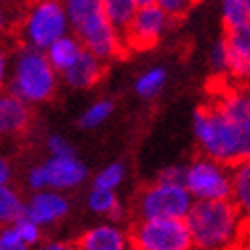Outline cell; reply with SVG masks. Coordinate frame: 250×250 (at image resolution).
I'll return each instance as SVG.
<instances>
[{"mask_svg": "<svg viewBox=\"0 0 250 250\" xmlns=\"http://www.w3.org/2000/svg\"><path fill=\"white\" fill-rule=\"evenodd\" d=\"M193 132L204 155L224 167H236L250 159V134L234 124L214 102L195 110Z\"/></svg>", "mask_w": 250, "mask_h": 250, "instance_id": "6da1fadb", "label": "cell"}, {"mask_svg": "<svg viewBox=\"0 0 250 250\" xmlns=\"http://www.w3.org/2000/svg\"><path fill=\"white\" fill-rule=\"evenodd\" d=\"M240 206L226 199H199L187 211V226L199 250H218L228 244L238 226Z\"/></svg>", "mask_w": 250, "mask_h": 250, "instance_id": "7a4b0ae2", "label": "cell"}, {"mask_svg": "<svg viewBox=\"0 0 250 250\" xmlns=\"http://www.w3.org/2000/svg\"><path fill=\"white\" fill-rule=\"evenodd\" d=\"M55 87L57 76L47 55L35 47H24L15 63L10 94H15L24 102L39 104L55 94Z\"/></svg>", "mask_w": 250, "mask_h": 250, "instance_id": "3957f363", "label": "cell"}, {"mask_svg": "<svg viewBox=\"0 0 250 250\" xmlns=\"http://www.w3.org/2000/svg\"><path fill=\"white\" fill-rule=\"evenodd\" d=\"M128 242L139 250H191L193 246L185 218L136 220L128 228Z\"/></svg>", "mask_w": 250, "mask_h": 250, "instance_id": "277c9868", "label": "cell"}, {"mask_svg": "<svg viewBox=\"0 0 250 250\" xmlns=\"http://www.w3.org/2000/svg\"><path fill=\"white\" fill-rule=\"evenodd\" d=\"M67 27L69 19L63 0H31L22 24L29 47L47 51L57 39L67 35Z\"/></svg>", "mask_w": 250, "mask_h": 250, "instance_id": "5b68a950", "label": "cell"}, {"mask_svg": "<svg viewBox=\"0 0 250 250\" xmlns=\"http://www.w3.org/2000/svg\"><path fill=\"white\" fill-rule=\"evenodd\" d=\"M136 209L141 220L148 218H185L191 209V193L185 185L157 181L139 193Z\"/></svg>", "mask_w": 250, "mask_h": 250, "instance_id": "8992f818", "label": "cell"}, {"mask_svg": "<svg viewBox=\"0 0 250 250\" xmlns=\"http://www.w3.org/2000/svg\"><path fill=\"white\" fill-rule=\"evenodd\" d=\"M224 165L208 157L197 159L185 169V187L199 199H226L232 195V179L222 169Z\"/></svg>", "mask_w": 250, "mask_h": 250, "instance_id": "52a82bcc", "label": "cell"}, {"mask_svg": "<svg viewBox=\"0 0 250 250\" xmlns=\"http://www.w3.org/2000/svg\"><path fill=\"white\" fill-rule=\"evenodd\" d=\"M167 22L169 17L157 4L136 8L128 29L122 35L126 51H146L155 47L167 29Z\"/></svg>", "mask_w": 250, "mask_h": 250, "instance_id": "ba28073f", "label": "cell"}, {"mask_svg": "<svg viewBox=\"0 0 250 250\" xmlns=\"http://www.w3.org/2000/svg\"><path fill=\"white\" fill-rule=\"evenodd\" d=\"M224 45L228 53V76L234 80H250V21L224 29Z\"/></svg>", "mask_w": 250, "mask_h": 250, "instance_id": "9c48e42d", "label": "cell"}, {"mask_svg": "<svg viewBox=\"0 0 250 250\" xmlns=\"http://www.w3.org/2000/svg\"><path fill=\"white\" fill-rule=\"evenodd\" d=\"M41 167L45 173V185L53 187V189H69V187H76L87 175L85 165L76 157H51Z\"/></svg>", "mask_w": 250, "mask_h": 250, "instance_id": "30bf717a", "label": "cell"}, {"mask_svg": "<svg viewBox=\"0 0 250 250\" xmlns=\"http://www.w3.org/2000/svg\"><path fill=\"white\" fill-rule=\"evenodd\" d=\"M69 24L73 27L78 37L94 29L96 24L108 21L102 0H63Z\"/></svg>", "mask_w": 250, "mask_h": 250, "instance_id": "8fae6325", "label": "cell"}, {"mask_svg": "<svg viewBox=\"0 0 250 250\" xmlns=\"http://www.w3.org/2000/svg\"><path fill=\"white\" fill-rule=\"evenodd\" d=\"M31 122L27 102L15 94H0V134H21Z\"/></svg>", "mask_w": 250, "mask_h": 250, "instance_id": "7c38bea8", "label": "cell"}, {"mask_svg": "<svg viewBox=\"0 0 250 250\" xmlns=\"http://www.w3.org/2000/svg\"><path fill=\"white\" fill-rule=\"evenodd\" d=\"M102 59H98L94 53L83 49L78 61L69 69L63 71V80L67 85L76 87V90H87L100 82L102 78Z\"/></svg>", "mask_w": 250, "mask_h": 250, "instance_id": "4fadbf2b", "label": "cell"}, {"mask_svg": "<svg viewBox=\"0 0 250 250\" xmlns=\"http://www.w3.org/2000/svg\"><path fill=\"white\" fill-rule=\"evenodd\" d=\"M67 202L59 193L39 191L27 206V216L39 226V224H49L53 220L63 218L67 214Z\"/></svg>", "mask_w": 250, "mask_h": 250, "instance_id": "5bb4252c", "label": "cell"}, {"mask_svg": "<svg viewBox=\"0 0 250 250\" xmlns=\"http://www.w3.org/2000/svg\"><path fill=\"white\" fill-rule=\"evenodd\" d=\"M71 250H124V236L112 226H100L82 234Z\"/></svg>", "mask_w": 250, "mask_h": 250, "instance_id": "9a60e30c", "label": "cell"}, {"mask_svg": "<svg viewBox=\"0 0 250 250\" xmlns=\"http://www.w3.org/2000/svg\"><path fill=\"white\" fill-rule=\"evenodd\" d=\"M83 51V45L80 39H76V37H61V39H57L51 47L47 49V59H49V63L53 65L55 71H61L63 73L65 69H69L73 63L78 61V57L82 55Z\"/></svg>", "mask_w": 250, "mask_h": 250, "instance_id": "2e32d148", "label": "cell"}, {"mask_svg": "<svg viewBox=\"0 0 250 250\" xmlns=\"http://www.w3.org/2000/svg\"><path fill=\"white\" fill-rule=\"evenodd\" d=\"M102 6L108 21L114 24L120 35H124L136 12V4L132 0H102Z\"/></svg>", "mask_w": 250, "mask_h": 250, "instance_id": "e0dca14e", "label": "cell"}, {"mask_svg": "<svg viewBox=\"0 0 250 250\" xmlns=\"http://www.w3.org/2000/svg\"><path fill=\"white\" fill-rule=\"evenodd\" d=\"M232 195L242 209L250 211V159L234 167L232 175Z\"/></svg>", "mask_w": 250, "mask_h": 250, "instance_id": "ac0fdd59", "label": "cell"}, {"mask_svg": "<svg viewBox=\"0 0 250 250\" xmlns=\"http://www.w3.org/2000/svg\"><path fill=\"white\" fill-rule=\"evenodd\" d=\"M90 208L98 214H106L110 220H120L122 218V206L118 204V197L112 189H98L94 187L90 193Z\"/></svg>", "mask_w": 250, "mask_h": 250, "instance_id": "d6986e66", "label": "cell"}, {"mask_svg": "<svg viewBox=\"0 0 250 250\" xmlns=\"http://www.w3.org/2000/svg\"><path fill=\"white\" fill-rule=\"evenodd\" d=\"M24 211H27V206L21 204L17 193L6 185H0V222L15 224L24 216Z\"/></svg>", "mask_w": 250, "mask_h": 250, "instance_id": "ffe728a7", "label": "cell"}, {"mask_svg": "<svg viewBox=\"0 0 250 250\" xmlns=\"http://www.w3.org/2000/svg\"><path fill=\"white\" fill-rule=\"evenodd\" d=\"M165 82H167V71L163 67H153L136 80L134 92L141 98H155L161 90H163Z\"/></svg>", "mask_w": 250, "mask_h": 250, "instance_id": "44dd1931", "label": "cell"}, {"mask_svg": "<svg viewBox=\"0 0 250 250\" xmlns=\"http://www.w3.org/2000/svg\"><path fill=\"white\" fill-rule=\"evenodd\" d=\"M112 110H114V104H112L110 100H100V102L92 104L82 114L80 126L82 128H96V126H100V124H104L112 116Z\"/></svg>", "mask_w": 250, "mask_h": 250, "instance_id": "7402d4cb", "label": "cell"}, {"mask_svg": "<svg viewBox=\"0 0 250 250\" xmlns=\"http://www.w3.org/2000/svg\"><path fill=\"white\" fill-rule=\"evenodd\" d=\"M122 177H124V167L120 163H112L102 173L96 175L94 187H98V189H112L114 191V187H118Z\"/></svg>", "mask_w": 250, "mask_h": 250, "instance_id": "603a6c76", "label": "cell"}, {"mask_svg": "<svg viewBox=\"0 0 250 250\" xmlns=\"http://www.w3.org/2000/svg\"><path fill=\"white\" fill-rule=\"evenodd\" d=\"M197 0H155V4L165 12L169 19H181L183 15H187Z\"/></svg>", "mask_w": 250, "mask_h": 250, "instance_id": "cb8c5ba5", "label": "cell"}, {"mask_svg": "<svg viewBox=\"0 0 250 250\" xmlns=\"http://www.w3.org/2000/svg\"><path fill=\"white\" fill-rule=\"evenodd\" d=\"M209 63L214 67V71L218 76L222 73H228V53H226V45H224V39H220L209 51Z\"/></svg>", "mask_w": 250, "mask_h": 250, "instance_id": "d4e9b609", "label": "cell"}, {"mask_svg": "<svg viewBox=\"0 0 250 250\" xmlns=\"http://www.w3.org/2000/svg\"><path fill=\"white\" fill-rule=\"evenodd\" d=\"M12 226H17V230L21 232V238L22 242H27V244H33L39 240V226L27 216V211H24V216L21 220H17Z\"/></svg>", "mask_w": 250, "mask_h": 250, "instance_id": "484cf974", "label": "cell"}, {"mask_svg": "<svg viewBox=\"0 0 250 250\" xmlns=\"http://www.w3.org/2000/svg\"><path fill=\"white\" fill-rule=\"evenodd\" d=\"M47 146L51 151V157H76L73 153V146L69 145V141H65L63 136L53 134L47 139Z\"/></svg>", "mask_w": 250, "mask_h": 250, "instance_id": "4316f807", "label": "cell"}, {"mask_svg": "<svg viewBox=\"0 0 250 250\" xmlns=\"http://www.w3.org/2000/svg\"><path fill=\"white\" fill-rule=\"evenodd\" d=\"M228 250H250V218H246L238 226L236 240L228 246Z\"/></svg>", "mask_w": 250, "mask_h": 250, "instance_id": "83f0119b", "label": "cell"}, {"mask_svg": "<svg viewBox=\"0 0 250 250\" xmlns=\"http://www.w3.org/2000/svg\"><path fill=\"white\" fill-rule=\"evenodd\" d=\"M157 181H165V183H179V185H185V169L181 167H167L161 171L159 179Z\"/></svg>", "mask_w": 250, "mask_h": 250, "instance_id": "f1b7e54d", "label": "cell"}, {"mask_svg": "<svg viewBox=\"0 0 250 250\" xmlns=\"http://www.w3.org/2000/svg\"><path fill=\"white\" fill-rule=\"evenodd\" d=\"M29 183H31V187L33 189H45V173H43V167L39 165V167H35L33 171H31V175H29Z\"/></svg>", "mask_w": 250, "mask_h": 250, "instance_id": "f546056e", "label": "cell"}, {"mask_svg": "<svg viewBox=\"0 0 250 250\" xmlns=\"http://www.w3.org/2000/svg\"><path fill=\"white\" fill-rule=\"evenodd\" d=\"M0 250H29L24 242H10L0 236Z\"/></svg>", "mask_w": 250, "mask_h": 250, "instance_id": "4dcf8cb0", "label": "cell"}, {"mask_svg": "<svg viewBox=\"0 0 250 250\" xmlns=\"http://www.w3.org/2000/svg\"><path fill=\"white\" fill-rule=\"evenodd\" d=\"M8 177H10V167H8L6 161L0 157V185H6Z\"/></svg>", "mask_w": 250, "mask_h": 250, "instance_id": "1f68e13d", "label": "cell"}, {"mask_svg": "<svg viewBox=\"0 0 250 250\" xmlns=\"http://www.w3.org/2000/svg\"><path fill=\"white\" fill-rule=\"evenodd\" d=\"M4 78H6V57L2 51H0V87L4 83Z\"/></svg>", "mask_w": 250, "mask_h": 250, "instance_id": "d6a6232c", "label": "cell"}, {"mask_svg": "<svg viewBox=\"0 0 250 250\" xmlns=\"http://www.w3.org/2000/svg\"><path fill=\"white\" fill-rule=\"evenodd\" d=\"M43 250H71V246H67V244H59V242H55V244H49V246H45Z\"/></svg>", "mask_w": 250, "mask_h": 250, "instance_id": "836d02e7", "label": "cell"}, {"mask_svg": "<svg viewBox=\"0 0 250 250\" xmlns=\"http://www.w3.org/2000/svg\"><path fill=\"white\" fill-rule=\"evenodd\" d=\"M132 2L136 4V8H141V6H151V4H155V0H132Z\"/></svg>", "mask_w": 250, "mask_h": 250, "instance_id": "e575fe53", "label": "cell"}, {"mask_svg": "<svg viewBox=\"0 0 250 250\" xmlns=\"http://www.w3.org/2000/svg\"><path fill=\"white\" fill-rule=\"evenodd\" d=\"M4 31V12H2V8H0V33Z\"/></svg>", "mask_w": 250, "mask_h": 250, "instance_id": "d590c367", "label": "cell"}, {"mask_svg": "<svg viewBox=\"0 0 250 250\" xmlns=\"http://www.w3.org/2000/svg\"><path fill=\"white\" fill-rule=\"evenodd\" d=\"M19 2V0H0V4H15Z\"/></svg>", "mask_w": 250, "mask_h": 250, "instance_id": "8d00e7d4", "label": "cell"}, {"mask_svg": "<svg viewBox=\"0 0 250 250\" xmlns=\"http://www.w3.org/2000/svg\"><path fill=\"white\" fill-rule=\"evenodd\" d=\"M244 94H246V98H248V102H250V85L246 87V90H244Z\"/></svg>", "mask_w": 250, "mask_h": 250, "instance_id": "74e56055", "label": "cell"}, {"mask_svg": "<svg viewBox=\"0 0 250 250\" xmlns=\"http://www.w3.org/2000/svg\"><path fill=\"white\" fill-rule=\"evenodd\" d=\"M132 250H139V248H132Z\"/></svg>", "mask_w": 250, "mask_h": 250, "instance_id": "f35d334b", "label": "cell"}]
</instances>
